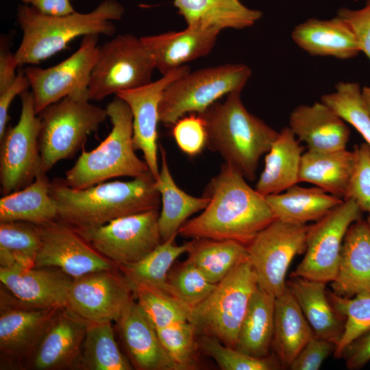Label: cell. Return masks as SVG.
Here are the masks:
<instances>
[{
  "label": "cell",
  "instance_id": "obj_1",
  "mask_svg": "<svg viewBox=\"0 0 370 370\" xmlns=\"http://www.w3.org/2000/svg\"><path fill=\"white\" fill-rule=\"evenodd\" d=\"M204 195L208 206L187 220L178 234L186 238L234 240L249 244L275 220L266 197L253 189L244 176L224 163L208 183Z\"/></svg>",
  "mask_w": 370,
  "mask_h": 370
},
{
  "label": "cell",
  "instance_id": "obj_2",
  "mask_svg": "<svg viewBox=\"0 0 370 370\" xmlns=\"http://www.w3.org/2000/svg\"><path fill=\"white\" fill-rule=\"evenodd\" d=\"M151 173L130 181L102 182L75 189L63 180L51 182L57 220L82 234L120 217L158 210L160 195Z\"/></svg>",
  "mask_w": 370,
  "mask_h": 370
},
{
  "label": "cell",
  "instance_id": "obj_3",
  "mask_svg": "<svg viewBox=\"0 0 370 370\" xmlns=\"http://www.w3.org/2000/svg\"><path fill=\"white\" fill-rule=\"evenodd\" d=\"M123 6L116 0H103L86 13L48 16L29 5L17 9L18 24L23 32L15 52L19 66L38 64L64 49L73 40L90 34L112 36L114 21L121 20Z\"/></svg>",
  "mask_w": 370,
  "mask_h": 370
},
{
  "label": "cell",
  "instance_id": "obj_4",
  "mask_svg": "<svg viewBox=\"0 0 370 370\" xmlns=\"http://www.w3.org/2000/svg\"><path fill=\"white\" fill-rule=\"evenodd\" d=\"M199 115L204 119L207 147L217 151L225 162L254 181L261 156L267 153L279 132L251 114L241 92H232Z\"/></svg>",
  "mask_w": 370,
  "mask_h": 370
},
{
  "label": "cell",
  "instance_id": "obj_5",
  "mask_svg": "<svg viewBox=\"0 0 370 370\" xmlns=\"http://www.w3.org/2000/svg\"><path fill=\"white\" fill-rule=\"evenodd\" d=\"M112 124L107 137L90 151L84 148L75 164L66 172L64 182L83 189L119 177L136 178L151 173L135 153L133 116L127 103L116 96L106 107Z\"/></svg>",
  "mask_w": 370,
  "mask_h": 370
},
{
  "label": "cell",
  "instance_id": "obj_6",
  "mask_svg": "<svg viewBox=\"0 0 370 370\" xmlns=\"http://www.w3.org/2000/svg\"><path fill=\"white\" fill-rule=\"evenodd\" d=\"M88 92L67 96L38 115L41 123L39 149L41 172L71 158L84 148L87 137L108 118L106 108L90 102Z\"/></svg>",
  "mask_w": 370,
  "mask_h": 370
},
{
  "label": "cell",
  "instance_id": "obj_7",
  "mask_svg": "<svg viewBox=\"0 0 370 370\" xmlns=\"http://www.w3.org/2000/svg\"><path fill=\"white\" fill-rule=\"evenodd\" d=\"M242 63H228L183 75L165 89L159 106L160 122L172 126L182 116L204 112L219 99L241 92L251 76Z\"/></svg>",
  "mask_w": 370,
  "mask_h": 370
},
{
  "label": "cell",
  "instance_id": "obj_8",
  "mask_svg": "<svg viewBox=\"0 0 370 370\" xmlns=\"http://www.w3.org/2000/svg\"><path fill=\"white\" fill-rule=\"evenodd\" d=\"M257 287L256 274L246 259L219 282L207 298L191 308L188 321L198 335L213 336L236 348L242 322Z\"/></svg>",
  "mask_w": 370,
  "mask_h": 370
},
{
  "label": "cell",
  "instance_id": "obj_9",
  "mask_svg": "<svg viewBox=\"0 0 370 370\" xmlns=\"http://www.w3.org/2000/svg\"><path fill=\"white\" fill-rule=\"evenodd\" d=\"M156 69L153 57L141 38L119 34L100 46L88 88L90 101L135 89L152 82Z\"/></svg>",
  "mask_w": 370,
  "mask_h": 370
},
{
  "label": "cell",
  "instance_id": "obj_10",
  "mask_svg": "<svg viewBox=\"0 0 370 370\" xmlns=\"http://www.w3.org/2000/svg\"><path fill=\"white\" fill-rule=\"evenodd\" d=\"M308 227L275 219L246 245L258 286L275 297L286 290L287 271L293 259L306 249Z\"/></svg>",
  "mask_w": 370,
  "mask_h": 370
},
{
  "label": "cell",
  "instance_id": "obj_11",
  "mask_svg": "<svg viewBox=\"0 0 370 370\" xmlns=\"http://www.w3.org/2000/svg\"><path fill=\"white\" fill-rule=\"evenodd\" d=\"M20 97L19 120L14 126L7 127L0 138V183L3 195L27 186L42 173L41 123L35 111L33 93L26 90Z\"/></svg>",
  "mask_w": 370,
  "mask_h": 370
},
{
  "label": "cell",
  "instance_id": "obj_12",
  "mask_svg": "<svg viewBox=\"0 0 370 370\" xmlns=\"http://www.w3.org/2000/svg\"><path fill=\"white\" fill-rule=\"evenodd\" d=\"M362 210L346 199L328 214L309 225L305 255L291 277L332 282L337 273L341 249L349 226L362 219Z\"/></svg>",
  "mask_w": 370,
  "mask_h": 370
},
{
  "label": "cell",
  "instance_id": "obj_13",
  "mask_svg": "<svg viewBox=\"0 0 370 370\" xmlns=\"http://www.w3.org/2000/svg\"><path fill=\"white\" fill-rule=\"evenodd\" d=\"M99 36H84L78 49L55 66L45 69L29 66L23 70L29 82L37 114L67 96L88 92L99 53Z\"/></svg>",
  "mask_w": 370,
  "mask_h": 370
},
{
  "label": "cell",
  "instance_id": "obj_14",
  "mask_svg": "<svg viewBox=\"0 0 370 370\" xmlns=\"http://www.w3.org/2000/svg\"><path fill=\"white\" fill-rule=\"evenodd\" d=\"M159 215L158 210L127 215L81 235L119 267L138 262L162 242Z\"/></svg>",
  "mask_w": 370,
  "mask_h": 370
},
{
  "label": "cell",
  "instance_id": "obj_15",
  "mask_svg": "<svg viewBox=\"0 0 370 370\" xmlns=\"http://www.w3.org/2000/svg\"><path fill=\"white\" fill-rule=\"evenodd\" d=\"M119 269L73 278L67 308L88 323L116 322L134 299V291Z\"/></svg>",
  "mask_w": 370,
  "mask_h": 370
},
{
  "label": "cell",
  "instance_id": "obj_16",
  "mask_svg": "<svg viewBox=\"0 0 370 370\" xmlns=\"http://www.w3.org/2000/svg\"><path fill=\"white\" fill-rule=\"evenodd\" d=\"M41 245L34 267H53L73 278L118 268L81 234L58 220L38 225Z\"/></svg>",
  "mask_w": 370,
  "mask_h": 370
},
{
  "label": "cell",
  "instance_id": "obj_17",
  "mask_svg": "<svg viewBox=\"0 0 370 370\" xmlns=\"http://www.w3.org/2000/svg\"><path fill=\"white\" fill-rule=\"evenodd\" d=\"M0 350L13 365L27 363L59 309L28 307L1 288ZM61 309V308H60Z\"/></svg>",
  "mask_w": 370,
  "mask_h": 370
},
{
  "label": "cell",
  "instance_id": "obj_18",
  "mask_svg": "<svg viewBox=\"0 0 370 370\" xmlns=\"http://www.w3.org/2000/svg\"><path fill=\"white\" fill-rule=\"evenodd\" d=\"M190 71L187 65L174 69L160 79L132 90L118 92L116 96L125 101L133 116V143L143 153L151 173L157 180L160 175L158 160V125L159 106L162 94L174 80Z\"/></svg>",
  "mask_w": 370,
  "mask_h": 370
},
{
  "label": "cell",
  "instance_id": "obj_19",
  "mask_svg": "<svg viewBox=\"0 0 370 370\" xmlns=\"http://www.w3.org/2000/svg\"><path fill=\"white\" fill-rule=\"evenodd\" d=\"M88 322L69 308L59 309L27 362L36 370L78 369Z\"/></svg>",
  "mask_w": 370,
  "mask_h": 370
},
{
  "label": "cell",
  "instance_id": "obj_20",
  "mask_svg": "<svg viewBox=\"0 0 370 370\" xmlns=\"http://www.w3.org/2000/svg\"><path fill=\"white\" fill-rule=\"evenodd\" d=\"M73 279L53 267L0 268L1 285L22 304L34 308L67 307Z\"/></svg>",
  "mask_w": 370,
  "mask_h": 370
},
{
  "label": "cell",
  "instance_id": "obj_21",
  "mask_svg": "<svg viewBox=\"0 0 370 370\" xmlns=\"http://www.w3.org/2000/svg\"><path fill=\"white\" fill-rule=\"evenodd\" d=\"M134 367L139 370H178L164 349L157 332L133 299L116 322Z\"/></svg>",
  "mask_w": 370,
  "mask_h": 370
},
{
  "label": "cell",
  "instance_id": "obj_22",
  "mask_svg": "<svg viewBox=\"0 0 370 370\" xmlns=\"http://www.w3.org/2000/svg\"><path fill=\"white\" fill-rule=\"evenodd\" d=\"M288 127L310 151L346 149L350 136L346 122L322 101L294 108L290 114Z\"/></svg>",
  "mask_w": 370,
  "mask_h": 370
},
{
  "label": "cell",
  "instance_id": "obj_23",
  "mask_svg": "<svg viewBox=\"0 0 370 370\" xmlns=\"http://www.w3.org/2000/svg\"><path fill=\"white\" fill-rule=\"evenodd\" d=\"M220 30L187 27L157 35L140 37L162 75L209 54Z\"/></svg>",
  "mask_w": 370,
  "mask_h": 370
},
{
  "label": "cell",
  "instance_id": "obj_24",
  "mask_svg": "<svg viewBox=\"0 0 370 370\" xmlns=\"http://www.w3.org/2000/svg\"><path fill=\"white\" fill-rule=\"evenodd\" d=\"M331 287L334 293L346 297L370 292V227L366 219L348 228Z\"/></svg>",
  "mask_w": 370,
  "mask_h": 370
},
{
  "label": "cell",
  "instance_id": "obj_25",
  "mask_svg": "<svg viewBox=\"0 0 370 370\" xmlns=\"http://www.w3.org/2000/svg\"><path fill=\"white\" fill-rule=\"evenodd\" d=\"M291 38L299 47L313 56L346 60L361 52L351 28L337 15L330 19L306 20L295 27Z\"/></svg>",
  "mask_w": 370,
  "mask_h": 370
},
{
  "label": "cell",
  "instance_id": "obj_26",
  "mask_svg": "<svg viewBox=\"0 0 370 370\" xmlns=\"http://www.w3.org/2000/svg\"><path fill=\"white\" fill-rule=\"evenodd\" d=\"M173 5L187 27L220 31L250 27L263 14L240 0H173Z\"/></svg>",
  "mask_w": 370,
  "mask_h": 370
},
{
  "label": "cell",
  "instance_id": "obj_27",
  "mask_svg": "<svg viewBox=\"0 0 370 370\" xmlns=\"http://www.w3.org/2000/svg\"><path fill=\"white\" fill-rule=\"evenodd\" d=\"M316 337L336 344L341 340L345 318L331 304L325 283L299 277L286 282Z\"/></svg>",
  "mask_w": 370,
  "mask_h": 370
},
{
  "label": "cell",
  "instance_id": "obj_28",
  "mask_svg": "<svg viewBox=\"0 0 370 370\" xmlns=\"http://www.w3.org/2000/svg\"><path fill=\"white\" fill-rule=\"evenodd\" d=\"M304 150L291 128H283L266 153L264 169L255 189L266 197L297 184Z\"/></svg>",
  "mask_w": 370,
  "mask_h": 370
},
{
  "label": "cell",
  "instance_id": "obj_29",
  "mask_svg": "<svg viewBox=\"0 0 370 370\" xmlns=\"http://www.w3.org/2000/svg\"><path fill=\"white\" fill-rule=\"evenodd\" d=\"M314 336L293 293L288 287L275 297L271 348L283 366L288 367L304 345Z\"/></svg>",
  "mask_w": 370,
  "mask_h": 370
},
{
  "label": "cell",
  "instance_id": "obj_30",
  "mask_svg": "<svg viewBox=\"0 0 370 370\" xmlns=\"http://www.w3.org/2000/svg\"><path fill=\"white\" fill-rule=\"evenodd\" d=\"M265 197L276 219L298 224L316 222L343 201L317 186L305 188L297 184Z\"/></svg>",
  "mask_w": 370,
  "mask_h": 370
},
{
  "label": "cell",
  "instance_id": "obj_31",
  "mask_svg": "<svg viewBox=\"0 0 370 370\" xmlns=\"http://www.w3.org/2000/svg\"><path fill=\"white\" fill-rule=\"evenodd\" d=\"M355 161L354 151L346 149L307 150L301 159L299 182H308L343 199L346 195Z\"/></svg>",
  "mask_w": 370,
  "mask_h": 370
},
{
  "label": "cell",
  "instance_id": "obj_32",
  "mask_svg": "<svg viewBox=\"0 0 370 370\" xmlns=\"http://www.w3.org/2000/svg\"><path fill=\"white\" fill-rule=\"evenodd\" d=\"M161 167L159 177L155 182L162 200L158 224L162 241L176 236L180 227L194 213L203 210L209 203L205 195L197 197L180 188L171 174L167 156L161 144L159 145Z\"/></svg>",
  "mask_w": 370,
  "mask_h": 370
},
{
  "label": "cell",
  "instance_id": "obj_33",
  "mask_svg": "<svg viewBox=\"0 0 370 370\" xmlns=\"http://www.w3.org/2000/svg\"><path fill=\"white\" fill-rule=\"evenodd\" d=\"M50 186L47 175L40 173L27 186L3 195L0 222L20 221L40 225L56 221L58 210Z\"/></svg>",
  "mask_w": 370,
  "mask_h": 370
},
{
  "label": "cell",
  "instance_id": "obj_34",
  "mask_svg": "<svg viewBox=\"0 0 370 370\" xmlns=\"http://www.w3.org/2000/svg\"><path fill=\"white\" fill-rule=\"evenodd\" d=\"M275 297L258 286L242 322L236 349L255 357H265L271 348Z\"/></svg>",
  "mask_w": 370,
  "mask_h": 370
},
{
  "label": "cell",
  "instance_id": "obj_35",
  "mask_svg": "<svg viewBox=\"0 0 370 370\" xmlns=\"http://www.w3.org/2000/svg\"><path fill=\"white\" fill-rule=\"evenodd\" d=\"M187 254V259L211 283L217 284L247 259V247L234 240L193 238Z\"/></svg>",
  "mask_w": 370,
  "mask_h": 370
},
{
  "label": "cell",
  "instance_id": "obj_36",
  "mask_svg": "<svg viewBox=\"0 0 370 370\" xmlns=\"http://www.w3.org/2000/svg\"><path fill=\"white\" fill-rule=\"evenodd\" d=\"M175 236L162 241L141 260L121 266L119 270L130 284H144L168 293L167 277L175 260L187 253L190 241L181 245L175 243Z\"/></svg>",
  "mask_w": 370,
  "mask_h": 370
},
{
  "label": "cell",
  "instance_id": "obj_37",
  "mask_svg": "<svg viewBox=\"0 0 370 370\" xmlns=\"http://www.w3.org/2000/svg\"><path fill=\"white\" fill-rule=\"evenodd\" d=\"M78 369H132L118 347L111 322H88Z\"/></svg>",
  "mask_w": 370,
  "mask_h": 370
},
{
  "label": "cell",
  "instance_id": "obj_38",
  "mask_svg": "<svg viewBox=\"0 0 370 370\" xmlns=\"http://www.w3.org/2000/svg\"><path fill=\"white\" fill-rule=\"evenodd\" d=\"M41 245L38 225L25 221L0 222V268H31Z\"/></svg>",
  "mask_w": 370,
  "mask_h": 370
},
{
  "label": "cell",
  "instance_id": "obj_39",
  "mask_svg": "<svg viewBox=\"0 0 370 370\" xmlns=\"http://www.w3.org/2000/svg\"><path fill=\"white\" fill-rule=\"evenodd\" d=\"M131 285L135 300L156 330L189 320L191 308L178 299L147 285Z\"/></svg>",
  "mask_w": 370,
  "mask_h": 370
},
{
  "label": "cell",
  "instance_id": "obj_40",
  "mask_svg": "<svg viewBox=\"0 0 370 370\" xmlns=\"http://www.w3.org/2000/svg\"><path fill=\"white\" fill-rule=\"evenodd\" d=\"M328 295L336 311L345 320L342 337L334 352L336 358H341L349 344L370 330V292L346 297L328 290Z\"/></svg>",
  "mask_w": 370,
  "mask_h": 370
},
{
  "label": "cell",
  "instance_id": "obj_41",
  "mask_svg": "<svg viewBox=\"0 0 370 370\" xmlns=\"http://www.w3.org/2000/svg\"><path fill=\"white\" fill-rule=\"evenodd\" d=\"M321 101L352 125L370 146V116L364 106L357 82L338 83L335 91L321 96Z\"/></svg>",
  "mask_w": 370,
  "mask_h": 370
},
{
  "label": "cell",
  "instance_id": "obj_42",
  "mask_svg": "<svg viewBox=\"0 0 370 370\" xmlns=\"http://www.w3.org/2000/svg\"><path fill=\"white\" fill-rule=\"evenodd\" d=\"M197 343L199 349L223 370H278L284 367L275 354L261 358L252 356L211 336L199 335Z\"/></svg>",
  "mask_w": 370,
  "mask_h": 370
},
{
  "label": "cell",
  "instance_id": "obj_43",
  "mask_svg": "<svg viewBox=\"0 0 370 370\" xmlns=\"http://www.w3.org/2000/svg\"><path fill=\"white\" fill-rule=\"evenodd\" d=\"M216 286L188 259L171 269L167 277L169 294L191 308L207 298Z\"/></svg>",
  "mask_w": 370,
  "mask_h": 370
},
{
  "label": "cell",
  "instance_id": "obj_44",
  "mask_svg": "<svg viewBox=\"0 0 370 370\" xmlns=\"http://www.w3.org/2000/svg\"><path fill=\"white\" fill-rule=\"evenodd\" d=\"M156 330L164 349L178 370L195 369L199 349L196 338L198 334L190 321L175 323Z\"/></svg>",
  "mask_w": 370,
  "mask_h": 370
},
{
  "label": "cell",
  "instance_id": "obj_45",
  "mask_svg": "<svg viewBox=\"0 0 370 370\" xmlns=\"http://www.w3.org/2000/svg\"><path fill=\"white\" fill-rule=\"evenodd\" d=\"M354 165L343 200L352 199L362 212L370 213V146L362 143L354 149Z\"/></svg>",
  "mask_w": 370,
  "mask_h": 370
},
{
  "label": "cell",
  "instance_id": "obj_46",
  "mask_svg": "<svg viewBox=\"0 0 370 370\" xmlns=\"http://www.w3.org/2000/svg\"><path fill=\"white\" fill-rule=\"evenodd\" d=\"M172 134L180 150L189 156L199 154L207 147L206 126L199 114H189L180 118L172 126Z\"/></svg>",
  "mask_w": 370,
  "mask_h": 370
},
{
  "label": "cell",
  "instance_id": "obj_47",
  "mask_svg": "<svg viewBox=\"0 0 370 370\" xmlns=\"http://www.w3.org/2000/svg\"><path fill=\"white\" fill-rule=\"evenodd\" d=\"M336 345L325 339L313 336L289 365L291 370H319Z\"/></svg>",
  "mask_w": 370,
  "mask_h": 370
},
{
  "label": "cell",
  "instance_id": "obj_48",
  "mask_svg": "<svg viewBox=\"0 0 370 370\" xmlns=\"http://www.w3.org/2000/svg\"><path fill=\"white\" fill-rule=\"evenodd\" d=\"M336 15L349 26L361 52L370 60V0L360 9L339 8Z\"/></svg>",
  "mask_w": 370,
  "mask_h": 370
},
{
  "label": "cell",
  "instance_id": "obj_49",
  "mask_svg": "<svg viewBox=\"0 0 370 370\" xmlns=\"http://www.w3.org/2000/svg\"><path fill=\"white\" fill-rule=\"evenodd\" d=\"M350 370L363 368L370 361V330L364 333L343 350L342 356Z\"/></svg>",
  "mask_w": 370,
  "mask_h": 370
},
{
  "label": "cell",
  "instance_id": "obj_50",
  "mask_svg": "<svg viewBox=\"0 0 370 370\" xmlns=\"http://www.w3.org/2000/svg\"><path fill=\"white\" fill-rule=\"evenodd\" d=\"M30 87L24 71H20L10 86L0 92V138L3 136L9 121V108L14 99Z\"/></svg>",
  "mask_w": 370,
  "mask_h": 370
},
{
  "label": "cell",
  "instance_id": "obj_51",
  "mask_svg": "<svg viewBox=\"0 0 370 370\" xmlns=\"http://www.w3.org/2000/svg\"><path fill=\"white\" fill-rule=\"evenodd\" d=\"M10 39L8 36L2 35L0 40V92L11 85L17 73L18 66L15 53L10 49Z\"/></svg>",
  "mask_w": 370,
  "mask_h": 370
},
{
  "label": "cell",
  "instance_id": "obj_52",
  "mask_svg": "<svg viewBox=\"0 0 370 370\" xmlns=\"http://www.w3.org/2000/svg\"><path fill=\"white\" fill-rule=\"evenodd\" d=\"M48 16H64L75 12L70 0H21Z\"/></svg>",
  "mask_w": 370,
  "mask_h": 370
},
{
  "label": "cell",
  "instance_id": "obj_53",
  "mask_svg": "<svg viewBox=\"0 0 370 370\" xmlns=\"http://www.w3.org/2000/svg\"><path fill=\"white\" fill-rule=\"evenodd\" d=\"M361 97L364 106L370 116V86H365L361 89Z\"/></svg>",
  "mask_w": 370,
  "mask_h": 370
},
{
  "label": "cell",
  "instance_id": "obj_54",
  "mask_svg": "<svg viewBox=\"0 0 370 370\" xmlns=\"http://www.w3.org/2000/svg\"><path fill=\"white\" fill-rule=\"evenodd\" d=\"M366 221H367V223H368V225H369V226L370 227V213L368 214V216H367V218Z\"/></svg>",
  "mask_w": 370,
  "mask_h": 370
}]
</instances>
